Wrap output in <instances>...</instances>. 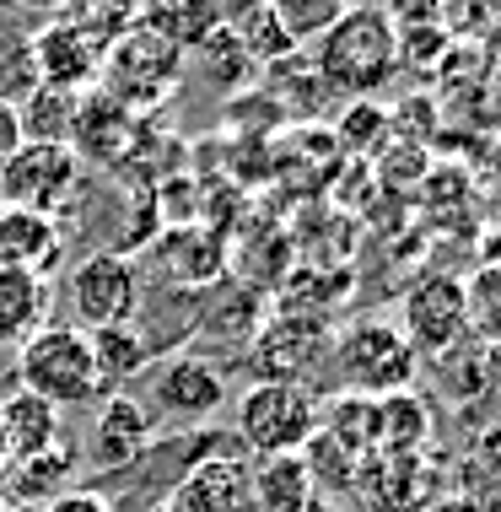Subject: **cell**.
<instances>
[{
  "label": "cell",
  "mask_w": 501,
  "mask_h": 512,
  "mask_svg": "<svg viewBox=\"0 0 501 512\" xmlns=\"http://www.w3.org/2000/svg\"><path fill=\"white\" fill-rule=\"evenodd\" d=\"M431 378L448 405L469 410V405H496L501 394V345L480 340V335H464L458 345H448L442 356H431Z\"/></svg>",
  "instance_id": "obj_11"
},
{
  "label": "cell",
  "mask_w": 501,
  "mask_h": 512,
  "mask_svg": "<svg viewBox=\"0 0 501 512\" xmlns=\"http://www.w3.org/2000/svg\"><path fill=\"white\" fill-rule=\"evenodd\" d=\"M44 313H49V281L44 275L0 265V345H6V351H22V345L44 329Z\"/></svg>",
  "instance_id": "obj_19"
},
{
  "label": "cell",
  "mask_w": 501,
  "mask_h": 512,
  "mask_svg": "<svg viewBox=\"0 0 501 512\" xmlns=\"http://www.w3.org/2000/svg\"><path fill=\"white\" fill-rule=\"evenodd\" d=\"M92 340V362H97V383H103V399L108 394H130V383L146 378L151 356H157V345H151L135 324H119V329H97Z\"/></svg>",
  "instance_id": "obj_21"
},
{
  "label": "cell",
  "mask_w": 501,
  "mask_h": 512,
  "mask_svg": "<svg viewBox=\"0 0 501 512\" xmlns=\"http://www.w3.org/2000/svg\"><path fill=\"white\" fill-rule=\"evenodd\" d=\"M308 60L318 65L324 87L345 98H372L399 71V27L383 6H345V17L318 38Z\"/></svg>",
  "instance_id": "obj_1"
},
{
  "label": "cell",
  "mask_w": 501,
  "mask_h": 512,
  "mask_svg": "<svg viewBox=\"0 0 501 512\" xmlns=\"http://www.w3.org/2000/svg\"><path fill=\"white\" fill-rule=\"evenodd\" d=\"M178 71H184V54H178L167 38H157L151 27L135 22L130 33L119 38L114 49H108L103 60V76H108V98H130L135 87H167V81H178Z\"/></svg>",
  "instance_id": "obj_12"
},
{
  "label": "cell",
  "mask_w": 501,
  "mask_h": 512,
  "mask_svg": "<svg viewBox=\"0 0 501 512\" xmlns=\"http://www.w3.org/2000/svg\"><path fill=\"white\" fill-rule=\"evenodd\" d=\"M44 512H114V502H108L103 491H65L54 507H44Z\"/></svg>",
  "instance_id": "obj_34"
},
{
  "label": "cell",
  "mask_w": 501,
  "mask_h": 512,
  "mask_svg": "<svg viewBox=\"0 0 501 512\" xmlns=\"http://www.w3.org/2000/svg\"><path fill=\"white\" fill-rule=\"evenodd\" d=\"M33 92H38L33 38H27V33H0V103L22 108Z\"/></svg>",
  "instance_id": "obj_30"
},
{
  "label": "cell",
  "mask_w": 501,
  "mask_h": 512,
  "mask_svg": "<svg viewBox=\"0 0 501 512\" xmlns=\"http://www.w3.org/2000/svg\"><path fill=\"white\" fill-rule=\"evenodd\" d=\"M361 130H367V146H378L383 130H388V114H383V108H372V103H356L351 119H345V135H340V141L356 151V146H361Z\"/></svg>",
  "instance_id": "obj_33"
},
{
  "label": "cell",
  "mask_w": 501,
  "mask_h": 512,
  "mask_svg": "<svg viewBox=\"0 0 501 512\" xmlns=\"http://www.w3.org/2000/svg\"><path fill=\"white\" fill-rule=\"evenodd\" d=\"M464 302H469V335L501 345V259L485 265L475 281L464 286Z\"/></svg>",
  "instance_id": "obj_32"
},
{
  "label": "cell",
  "mask_w": 501,
  "mask_h": 512,
  "mask_svg": "<svg viewBox=\"0 0 501 512\" xmlns=\"http://www.w3.org/2000/svg\"><path fill=\"white\" fill-rule=\"evenodd\" d=\"M141 512H173V507H167V502H157V507H141Z\"/></svg>",
  "instance_id": "obj_39"
},
{
  "label": "cell",
  "mask_w": 501,
  "mask_h": 512,
  "mask_svg": "<svg viewBox=\"0 0 501 512\" xmlns=\"http://www.w3.org/2000/svg\"><path fill=\"white\" fill-rule=\"evenodd\" d=\"M334 367L345 378V394H361V399H388V394H405L421 372V356L415 345L399 335V324L388 318H361L340 335L334 345Z\"/></svg>",
  "instance_id": "obj_3"
},
{
  "label": "cell",
  "mask_w": 501,
  "mask_h": 512,
  "mask_svg": "<svg viewBox=\"0 0 501 512\" xmlns=\"http://www.w3.org/2000/svg\"><path fill=\"white\" fill-rule=\"evenodd\" d=\"M124 146H130V108L108 98V92H87L76 114V135H71L76 162H114Z\"/></svg>",
  "instance_id": "obj_22"
},
{
  "label": "cell",
  "mask_w": 501,
  "mask_h": 512,
  "mask_svg": "<svg viewBox=\"0 0 501 512\" xmlns=\"http://www.w3.org/2000/svg\"><path fill=\"white\" fill-rule=\"evenodd\" d=\"M0 512H11V507H6V502H0Z\"/></svg>",
  "instance_id": "obj_40"
},
{
  "label": "cell",
  "mask_w": 501,
  "mask_h": 512,
  "mask_svg": "<svg viewBox=\"0 0 501 512\" xmlns=\"http://www.w3.org/2000/svg\"><path fill=\"white\" fill-rule=\"evenodd\" d=\"M227 33L238 38L243 54L259 65V71H270V65L291 60V54H302V49L286 38V27H281V17H275V6H270V0H259V6H238V11H227Z\"/></svg>",
  "instance_id": "obj_24"
},
{
  "label": "cell",
  "mask_w": 501,
  "mask_h": 512,
  "mask_svg": "<svg viewBox=\"0 0 501 512\" xmlns=\"http://www.w3.org/2000/svg\"><path fill=\"white\" fill-rule=\"evenodd\" d=\"M248 486H254V512H318V480L302 453L259 459Z\"/></svg>",
  "instance_id": "obj_20"
},
{
  "label": "cell",
  "mask_w": 501,
  "mask_h": 512,
  "mask_svg": "<svg viewBox=\"0 0 501 512\" xmlns=\"http://www.w3.org/2000/svg\"><path fill=\"white\" fill-rule=\"evenodd\" d=\"M496 507H501V464H496Z\"/></svg>",
  "instance_id": "obj_38"
},
{
  "label": "cell",
  "mask_w": 501,
  "mask_h": 512,
  "mask_svg": "<svg viewBox=\"0 0 501 512\" xmlns=\"http://www.w3.org/2000/svg\"><path fill=\"white\" fill-rule=\"evenodd\" d=\"M17 146H22V119H17L11 103H0V168L17 157Z\"/></svg>",
  "instance_id": "obj_35"
},
{
  "label": "cell",
  "mask_w": 501,
  "mask_h": 512,
  "mask_svg": "<svg viewBox=\"0 0 501 512\" xmlns=\"http://www.w3.org/2000/svg\"><path fill=\"white\" fill-rule=\"evenodd\" d=\"M157 448V415L146 399L135 394H108L97 399V421L87 432V459L97 475H130L146 464V453Z\"/></svg>",
  "instance_id": "obj_7"
},
{
  "label": "cell",
  "mask_w": 501,
  "mask_h": 512,
  "mask_svg": "<svg viewBox=\"0 0 501 512\" xmlns=\"http://www.w3.org/2000/svg\"><path fill=\"white\" fill-rule=\"evenodd\" d=\"M275 6V17H281V27H286V38L291 44H318V38L329 33L334 22L345 17V6L340 0H270Z\"/></svg>",
  "instance_id": "obj_31"
},
{
  "label": "cell",
  "mask_w": 501,
  "mask_h": 512,
  "mask_svg": "<svg viewBox=\"0 0 501 512\" xmlns=\"http://www.w3.org/2000/svg\"><path fill=\"white\" fill-rule=\"evenodd\" d=\"M318 437L334 442L340 453H351L361 464L367 453H378V399L361 394H334L329 405H318Z\"/></svg>",
  "instance_id": "obj_23"
},
{
  "label": "cell",
  "mask_w": 501,
  "mask_h": 512,
  "mask_svg": "<svg viewBox=\"0 0 501 512\" xmlns=\"http://www.w3.org/2000/svg\"><path fill=\"white\" fill-rule=\"evenodd\" d=\"M33 38V65H38V87H60V92H76V98H87V87L97 76H103V60L108 49L87 38L81 27H71L65 17L44 22Z\"/></svg>",
  "instance_id": "obj_9"
},
{
  "label": "cell",
  "mask_w": 501,
  "mask_h": 512,
  "mask_svg": "<svg viewBox=\"0 0 501 512\" xmlns=\"http://www.w3.org/2000/svg\"><path fill=\"white\" fill-rule=\"evenodd\" d=\"M162 254H167V275L184 286H205L221 270V243L211 232H178V238L162 243Z\"/></svg>",
  "instance_id": "obj_29"
},
{
  "label": "cell",
  "mask_w": 501,
  "mask_h": 512,
  "mask_svg": "<svg viewBox=\"0 0 501 512\" xmlns=\"http://www.w3.org/2000/svg\"><path fill=\"white\" fill-rule=\"evenodd\" d=\"M81 184V162L71 146H17V157L0 168V211L54 216Z\"/></svg>",
  "instance_id": "obj_6"
},
{
  "label": "cell",
  "mask_w": 501,
  "mask_h": 512,
  "mask_svg": "<svg viewBox=\"0 0 501 512\" xmlns=\"http://www.w3.org/2000/svg\"><path fill=\"white\" fill-rule=\"evenodd\" d=\"M189 54H194V76H200L205 87H216V92H238V87H248V81L259 76V65L248 60L243 44L227 33V22H221L205 44H194Z\"/></svg>",
  "instance_id": "obj_28"
},
{
  "label": "cell",
  "mask_w": 501,
  "mask_h": 512,
  "mask_svg": "<svg viewBox=\"0 0 501 512\" xmlns=\"http://www.w3.org/2000/svg\"><path fill=\"white\" fill-rule=\"evenodd\" d=\"M248 475H254V464L211 453V459H200L173 486L167 507L173 512H254V486H248Z\"/></svg>",
  "instance_id": "obj_14"
},
{
  "label": "cell",
  "mask_w": 501,
  "mask_h": 512,
  "mask_svg": "<svg viewBox=\"0 0 501 512\" xmlns=\"http://www.w3.org/2000/svg\"><path fill=\"white\" fill-rule=\"evenodd\" d=\"M54 259H65V227L60 216H27V211H0V265H17L44 275Z\"/></svg>",
  "instance_id": "obj_18"
},
{
  "label": "cell",
  "mask_w": 501,
  "mask_h": 512,
  "mask_svg": "<svg viewBox=\"0 0 501 512\" xmlns=\"http://www.w3.org/2000/svg\"><path fill=\"white\" fill-rule=\"evenodd\" d=\"M0 432H6L11 459H33V453L65 448V410L27 389H11L0 399Z\"/></svg>",
  "instance_id": "obj_17"
},
{
  "label": "cell",
  "mask_w": 501,
  "mask_h": 512,
  "mask_svg": "<svg viewBox=\"0 0 501 512\" xmlns=\"http://www.w3.org/2000/svg\"><path fill=\"white\" fill-rule=\"evenodd\" d=\"M399 335L415 345V356H442L448 345L469 335V302H464V281L453 275H426L405 292V313H399Z\"/></svg>",
  "instance_id": "obj_8"
},
{
  "label": "cell",
  "mask_w": 501,
  "mask_h": 512,
  "mask_svg": "<svg viewBox=\"0 0 501 512\" xmlns=\"http://www.w3.org/2000/svg\"><path fill=\"white\" fill-rule=\"evenodd\" d=\"M238 437L254 459L302 453L318 437V394L308 383H254L238 399Z\"/></svg>",
  "instance_id": "obj_4"
},
{
  "label": "cell",
  "mask_w": 501,
  "mask_h": 512,
  "mask_svg": "<svg viewBox=\"0 0 501 512\" xmlns=\"http://www.w3.org/2000/svg\"><path fill=\"white\" fill-rule=\"evenodd\" d=\"M17 389L49 399V405H97L103 383H97L92 340L76 324H44L33 340L17 351Z\"/></svg>",
  "instance_id": "obj_2"
},
{
  "label": "cell",
  "mask_w": 501,
  "mask_h": 512,
  "mask_svg": "<svg viewBox=\"0 0 501 512\" xmlns=\"http://www.w3.org/2000/svg\"><path fill=\"white\" fill-rule=\"evenodd\" d=\"M426 432H431V410L415 389L378 399V453H405V459H415L426 448Z\"/></svg>",
  "instance_id": "obj_27"
},
{
  "label": "cell",
  "mask_w": 501,
  "mask_h": 512,
  "mask_svg": "<svg viewBox=\"0 0 501 512\" xmlns=\"http://www.w3.org/2000/svg\"><path fill=\"white\" fill-rule=\"evenodd\" d=\"M496 410H501V394H496Z\"/></svg>",
  "instance_id": "obj_41"
},
{
  "label": "cell",
  "mask_w": 501,
  "mask_h": 512,
  "mask_svg": "<svg viewBox=\"0 0 501 512\" xmlns=\"http://www.w3.org/2000/svg\"><path fill=\"white\" fill-rule=\"evenodd\" d=\"M71 313L81 335H97V329H119L135 324L141 313V270L124 248H97L71 270Z\"/></svg>",
  "instance_id": "obj_5"
},
{
  "label": "cell",
  "mask_w": 501,
  "mask_h": 512,
  "mask_svg": "<svg viewBox=\"0 0 501 512\" xmlns=\"http://www.w3.org/2000/svg\"><path fill=\"white\" fill-rule=\"evenodd\" d=\"M11 464H17V459H11V448H6V432H0V486H6V475H11Z\"/></svg>",
  "instance_id": "obj_37"
},
{
  "label": "cell",
  "mask_w": 501,
  "mask_h": 512,
  "mask_svg": "<svg viewBox=\"0 0 501 512\" xmlns=\"http://www.w3.org/2000/svg\"><path fill=\"white\" fill-rule=\"evenodd\" d=\"M76 114H81V98H76V92L38 87L33 98L17 108V119H22V141H27V146H71Z\"/></svg>",
  "instance_id": "obj_25"
},
{
  "label": "cell",
  "mask_w": 501,
  "mask_h": 512,
  "mask_svg": "<svg viewBox=\"0 0 501 512\" xmlns=\"http://www.w3.org/2000/svg\"><path fill=\"white\" fill-rule=\"evenodd\" d=\"M324 351H329V335L313 318H281L254 340L248 372H254V383H308V367Z\"/></svg>",
  "instance_id": "obj_13"
},
{
  "label": "cell",
  "mask_w": 501,
  "mask_h": 512,
  "mask_svg": "<svg viewBox=\"0 0 501 512\" xmlns=\"http://www.w3.org/2000/svg\"><path fill=\"white\" fill-rule=\"evenodd\" d=\"M361 475V502L372 512H426L437 496L415 486V475H421V453L405 459V453H367V459L356 464Z\"/></svg>",
  "instance_id": "obj_16"
},
{
  "label": "cell",
  "mask_w": 501,
  "mask_h": 512,
  "mask_svg": "<svg viewBox=\"0 0 501 512\" xmlns=\"http://www.w3.org/2000/svg\"><path fill=\"white\" fill-rule=\"evenodd\" d=\"M221 22H227V6H205V0H178V6H146L141 11V27H151L157 38H167L178 54L205 44Z\"/></svg>",
  "instance_id": "obj_26"
},
{
  "label": "cell",
  "mask_w": 501,
  "mask_h": 512,
  "mask_svg": "<svg viewBox=\"0 0 501 512\" xmlns=\"http://www.w3.org/2000/svg\"><path fill=\"white\" fill-rule=\"evenodd\" d=\"M151 399H157V410L167 421H211V415L227 405V372L216 362H205V356H173V362L157 367V383H151Z\"/></svg>",
  "instance_id": "obj_10"
},
{
  "label": "cell",
  "mask_w": 501,
  "mask_h": 512,
  "mask_svg": "<svg viewBox=\"0 0 501 512\" xmlns=\"http://www.w3.org/2000/svg\"><path fill=\"white\" fill-rule=\"evenodd\" d=\"M0 491H6V496H0L6 507H27V512L54 507L65 491H76V448L65 442V448H49V453H33V459H17Z\"/></svg>",
  "instance_id": "obj_15"
},
{
  "label": "cell",
  "mask_w": 501,
  "mask_h": 512,
  "mask_svg": "<svg viewBox=\"0 0 501 512\" xmlns=\"http://www.w3.org/2000/svg\"><path fill=\"white\" fill-rule=\"evenodd\" d=\"M426 512H485V507L475 502V496H437Z\"/></svg>",
  "instance_id": "obj_36"
}]
</instances>
